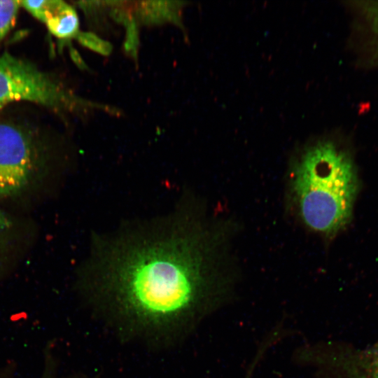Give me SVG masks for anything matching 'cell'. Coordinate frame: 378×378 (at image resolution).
Wrapping results in <instances>:
<instances>
[{
    "instance_id": "3",
    "label": "cell",
    "mask_w": 378,
    "mask_h": 378,
    "mask_svg": "<svg viewBox=\"0 0 378 378\" xmlns=\"http://www.w3.org/2000/svg\"><path fill=\"white\" fill-rule=\"evenodd\" d=\"M19 101L56 110L83 104L31 62L5 52L0 55V108Z\"/></svg>"
},
{
    "instance_id": "7",
    "label": "cell",
    "mask_w": 378,
    "mask_h": 378,
    "mask_svg": "<svg viewBox=\"0 0 378 378\" xmlns=\"http://www.w3.org/2000/svg\"><path fill=\"white\" fill-rule=\"evenodd\" d=\"M137 15L145 24H159L172 22L180 24L181 2L148 1L139 2Z\"/></svg>"
},
{
    "instance_id": "2",
    "label": "cell",
    "mask_w": 378,
    "mask_h": 378,
    "mask_svg": "<svg viewBox=\"0 0 378 378\" xmlns=\"http://www.w3.org/2000/svg\"><path fill=\"white\" fill-rule=\"evenodd\" d=\"M292 174L294 199L309 228L332 234L349 223L358 180L348 153L331 140H313L300 150Z\"/></svg>"
},
{
    "instance_id": "5",
    "label": "cell",
    "mask_w": 378,
    "mask_h": 378,
    "mask_svg": "<svg viewBox=\"0 0 378 378\" xmlns=\"http://www.w3.org/2000/svg\"><path fill=\"white\" fill-rule=\"evenodd\" d=\"M297 358L323 378H378V358L370 347L323 343L300 349Z\"/></svg>"
},
{
    "instance_id": "16",
    "label": "cell",
    "mask_w": 378,
    "mask_h": 378,
    "mask_svg": "<svg viewBox=\"0 0 378 378\" xmlns=\"http://www.w3.org/2000/svg\"><path fill=\"white\" fill-rule=\"evenodd\" d=\"M44 378H46V377H44Z\"/></svg>"
},
{
    "instance_id": "11",
    "label": "cell",
    "mask_w": 378,
    "mask_h": 378,
    "mask_svg": "<svg viewBox=\"0 0 378 378\" xmlns=\"http://www.w3.org/2000/svg\"><path fill=\"white\" fill-rule=\"evenodd\" d=\"M125 26L127 28L125 49L130 54L136 57L139 47V36L135 20L131 19Z\"/></svg>"
},
{
    "instance_id": "10",
    "label": "cell",
    "mask_w": 378,
    "mask_h": 378,
    "mask_svg": "<svg viewBox=\"0 0 378 378\" xmlns=\"http://www.w3.org/2000/svg\"><path fill=\"white\" fill-rule=\"evenodd\" d=\"M362 10L370 24L378 50V1L364 2Z\"/></svg>"
},
{
    "instance_id": "4",
    "label": "cell",
    "mask_w": 378,
    "mask_h": 378,
    "mask_svg": "<svg viewBox=\"0 0 378 378\" xmlns=\"http://www.w3.org/2000/svg\"><path fill=\"white\" fill-rule=\"evenodd\" d=\"M37 160L32 134L20 125L0 121V196L22 190L33 176Z\"/></svg>"
},
{
    "instance_id": "6",
    "label": "cell",
    "mask_w": 378,
    "mask_h": 378,
    "mask_svg": "<svg viewBox=\"0 0 378 378\" xmlns=\"http://www.w3.org/2000/svg\"><path fill=\"white\" fill-rule=\"evenodd\" d=\"M45 24L50 33L60 39H70L79 32L78 17L75 9L63 1H56Z\"/></svg>"
},
{
    "instance_id": "8",
    "label": "cell",
    "mask_w": 378,
    "mask_h": 378,
    "mask_svg": "<svg viewBox=\"0 0 378 378\" xmlns=\"http://www.w3.org/2000/svg\"><path fill=\"white\" fill-rule=\"evenodd\" d=\"M21 1L0 0V43L13 27Z\"/></svg>"
},
{
    "instance_id": "9",
    "label": "cell",
    "mask_w": 378,
    "mask_h": 378,
    "mask_svg": "<svg viewBox=\"0 0 378 378\" xmlns=\"http://www.w3.org/2000/svg\"><path fill=\"white\" fill-rule=\"evenodd\" d=\"M83 46L100 55L107 56L112 52V45L92 32L79 31L75 37Z\"/></svg>"
},
{
    "instance_id": "14",
    "label": "cell",
    "mask_w": 378,
    "mask_h": 378,
    "mask_svg": "<svg viewBox=\"0 0 378 378\" xmlns=\"http://www.w3.org/2000/svg\"><path fill=\"white\" fill-rule=\"evenodd\" d=\"M259 360H260L259 358H258V357L255 358V359L253 360L252 364L251 365V368H249V370L247 372V374L245 377V378H251V376L253 374V372L254 371L255 367L257 363H258Z\"/></svg>"
},
{
    "instance_id": "1",
    "label": "cell",
    "mask_w": 378,
    "mask_h": 378,
    "mask_svg": "<svg viewBox=\"0 0 378 378\" xmlns=\"http://www.w3.org/2000/svg\"><path fill=\"white\" fill-rule=\"evenodd\" d=\"M218 229L185 202L172 211L96 235L77 287L123 342L166 349L228 304L234 279L220 263Z\"/></svg>"
},
{
    "instance_id": "13",
    "label": "cell",
    "mask_w": 378,
    "mask_h": 378,
    "mask_svg": "<svg viewBox=\"0 0 378 378\" xmlns=\"http://www.w3.org/2000/svg\"><path fill=\"white\" fill-rule=\"evenodd\" d=\"M72 57H73V59L74 60V62L80 67V68H85V64L84 63V62L82 60L81 57L79 56L78 53L75 51V50H73L72 52V54H71Z\"/></svg>"
},
{
    "instance_id": "12",
    "label": "cell",
    "mask_w": 378,
    "mask_h": 378,
    "mask_svg": "<svg viewBox=\"0 0 378 378\" xmlns=\"http://www.w3.org/2000/svg\"><path fill=\"white\" fill-rule=\"evenodd\" d=\"M13 228V221L0 208V252L7 244Z\"/></svg>"
},
{
    "instance_id": "15",
    "label": "cell",
    "mask_w": 378,
    "mask_h": 378,
    "mask_svg": "<svg viewBox=\"0 0 378 378\" xmlns=\"http://www.w3.org/2000/svg\"><path fill=\"white\" fill-rule=\"evenodd\" d=\"M370 349L375 355V356L378 358V342L374 346H370Z\"/></svg>"
}]
</instances>
